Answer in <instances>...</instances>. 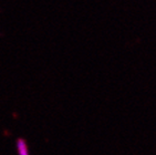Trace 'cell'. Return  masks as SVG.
<instances>
[{
	"label": "cell",
	"mask_w": 156,
	"mask_h": 155,
	"mask_svg": "<svg viewBox=\"0 0 156 155\" xmlns=\"http://www.w3.org/2000/svg\"><path fill=\"white\" fill-rule=\"evenodd\" d=\"M16 150H17L18 155H30L27 141L22 139V137H20V139L16 141Z\"/></svg>",
	"instance_id": "1"
}]
</instances>
